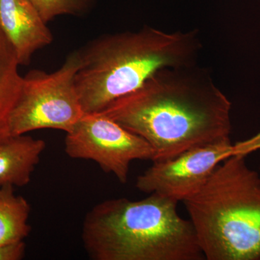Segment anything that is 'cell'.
Instances as JSON below:
<instances>
[{"mask_svg":"<svg viewBox=\"0 0 260 260\" xmlns=\"http://www.w3.org/2000/svg\"><path fill=\"white\" fill-rule=\"evenodd\" d=\"M231 110L210 72L197 63L159 70L100 113L146 140L154 161L231 140Z\"/></svg>","mask_w":260,"mask_h":260,"instance_id":"cell-1","label":"cell"},{"mask_svg":"<svg viewBox=\"0 0 260 260\" xmlns=\"http://www.w3.org/2000/svg\"><path fill=\"white\" fill-rule=\"evenodd\" d=\"M202 49L198 29L167 32L145 25L94 39L80 49L75 75L84 113L103 112L162 68L197 64Z\"/></svg>","mask_w":260,"mask_h":260,"instance_id":"cell-2","label":"cell"},{"mask_svg":"<svg viewBox=\"0 0 260 260\" xmlns=\"http://www.w3.org/2000/svg\"><path fill=\"white\" fill-rule=\"evenodd\" d=\"M176 200L150 194L140 200H105L85 215L84 248L94 260H202L190 220Z\"/></svg>","mask_w":260,"mask_h":260,"instance_id":"cell-3","label":"cell"},{"mask_svg":"<svg viewBox=\"0 0 260 260\" xmlns=\"http://www.w3.org/2000/svg\"><path fill=\"white\" fill-rule=\"evenodd\" d=\"M182 202L205 259L260 260V176L246 156L224 160Z\"/></svg>","mask_w":260,"mask_h":260,"instance_id":"cell-4","label":"cell"},{"mask_svg":"<svg viewBox=\"0 0 260 260\" xmlns=\"http://www.w3.org/2000/svg\"><path fill=\"white\" fill-rule=\"evenodd\" d=\"M80 66V51H75L54 73L32 70L23 76L10 117V134L43 129L71 131L85 114L75 82Z\"/></svg>","mask_w":260,"mask_h":260,"instance_id":"cell-5","label":"cell"},{"mask_svg":"<svg viewBox=\"0 0 260 260\" xmlns=\"http://www.w3.org/2000/svg\"><path fill=\"white\" fill-rule=\"evenodd\" d=\"M64 151L72 158L93 160L122 184L127 182L133 160L155 159L146 140L101 113L84 114L67 133Z\"/></svg>","mask_w":260,"mask_h":260,"instance_id":"cell-6","label":"cell"},{"mask_svg":"<svg viewBox=\"0 0 260 260\" xmlns=\"http://www.w3.org/2000/svg\"><path fill=\"white\" fill-rule=\"evenodd\" d=\"M231 140L196 147L174 158L154 160L137 178L136 187L148 194H158L183 201L197 192L224 160L232 156Z\"/></svg>","mask_w":260,"mask_h":260,"instance_id":"cell-7","label":"cell"},{"mask_svg":"<svg viewBox=\"0 0 260 260\" xmlns=\"http://www.w3.org/2000/svg\"><path fill=\"white\" fill-rule=\"evenodd\" d=\"M47 24L28 0H0V30L14 49L20 66H28L38 50L52 43Z\"/></svg>","mask_w":260,"mask_h":260,"instance_id":"cell-8","label":"cell"},{"mask_svg":"<svg viewBox=\"0 0 260 260\" xmlns=\"http://www.w3.org/2000/svg\"><path fill=\"white\" fill-rule=\"evenodd\" d=\"M46 145L44 140L25 134L0 140V187L28 184Z\"/></svg>","mask_w":260,"mask_h":260,"instance_id":"cell-9","label":"cell"},{"mask_svg":"<svg viewBox=\"0 0 260 260\" xmlns=\"http://www.w3.org/2000/svg\"><path fill=\"white\" fill-rule=\"evenodd\" d=\"M11 44L0 30V140L10 136V117L20 93L22 78Z\"/></svg>","mask_w":260,"mask_h":260,"instance_id":"cell-10","label":"cell"},{"mask_svg":"<svg viewBox=\"0 0 260 260\" xmlns=\"http://www.w3.org/2000/svg\"><path fill=\"white\" fill-rule=\"evenodd\" d=\"M30 206L14 192L13 186L0 187V246L24 241L31 228L28 223Z\"/></svg>","mask_w":260,"mask_h":260,"instance_id":"cell-11","label":"cell"},{"mask_svg":"<svg viewBox=\"0 0 260 260\" xmlns=\"http://www.w3.org/2000/svg\"><path fill=\"white\" fill-rule=\"evenodd\" d=\"M46 23L59 15H79L88 9L91 0H28Z\"/></svg>","mask_w":260,"mask_h":260,"instance_id":"cell-12","label":"cell"},{"mask_svg":"<svg viewBox=\"0 0 260 260\" xmlns=\"http://www.w3.org/2000/svg\"><path fill=\"white\" fill-rule=\"evenodd\" d=\"M260 150V133L249 139L237 142L232 145V155H246Z\"/></svg>","mask_w":260,"mask_h":260,"instance_id":"cell-13","label":"cell"},{"mask_svg":"<svg viewBox=\"0 0 260 260\" xmlns=\"http://www.w3.org/2000/svg\"><path fill=\"white\" fill-rule=\"evenodd\" d=\"M24 241L0 246V260H20L25 254Z\"/></svg>","mask_w":260,"mask_h":260,"instance_id":"cell-14","label":"cell"}]
</instances>
